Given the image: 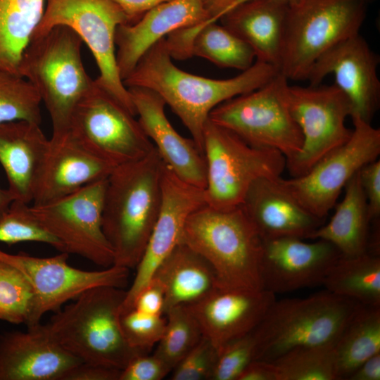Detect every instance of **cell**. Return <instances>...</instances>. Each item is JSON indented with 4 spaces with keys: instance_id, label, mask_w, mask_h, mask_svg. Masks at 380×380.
Returning a JSON list of instances; mask_svg holds the SVG:
<instances>
[{
    "instance_id": "6da1fadb",
    "label": "cell",
    "mask_w": 380,
    "mask_h": 380,
    "mask_svg": "<svg viewBox=\"0 0 380 380\" xmlns=\"http://www.w3.org/2000/svg\"><path fill=\"white\" fill-rule=\"evenodd\" d=\"M277 73L273 65L255 61L249 68L231 78L194 75L174 64L165 37L143 55L123 83L127 88L143 87L158 94L181 120L203 153V132L210 112L230 99L260 88Z\"/></svg>"
},
{
    "instance_id": "7a4b0ae2",
    "label": "cell",
    "mask_w": 380,
    "mask_h": 380,
    "mask_svg": "<svg viewBox=\"0 0 380 380\" xmlns=\"http://www.w3.org/2000/svg\"><path fill=\"white\" fill-rule=\"evenodd\" d=\"M163 164L155 148L141 160L116 166L107 177L102 227L114 265L136 267L144 252L160 208Z\"/></svg>"
},
{
    "instance_id": "3957f363",
    "label": "cell",
    "mask_w": 380,
    "mask_h": 380,
    "mask_svg": "<svg viewBox=\"0 0 380 380\" xmlns=\"http://www.w3.org/2000/svg\"><path fill=\"white\" fill-rule=\"evenodd\" d=\"M121 288L101 286L82 293L55 312L44 327L51 337L81 362L122 370L137 355L125 340L120 309Z\"/></svg>"
},
{
    "instance_id": "277c9868",
    "label": "cell",
    "mask_w": 380,
    "mask_h": 380,
    "mask_svg": "<svg viewBox=\"0 0 380 380\" xmlns=\"http://www.w3.org/2000/svg\"><path fill=\"white\" fill-rule=\"evenodd\" d=\"M213 268L220 289H263V240L241 205L219 210L205 205L188 218L181 242Z\"/></svg>"
},
{
    "instance_id": "5b68a950",
    "label": "cell",
    "mask_w": 380,
    "mask_h": 380,
    "mask_svg": "<svg viewBox=\"0 0 380 380\" xmlns=\"http://www.w3.org/2000/svg\"><path fill=\"white\" fill-rule=\"evenodd\" d=\"M80 37L67 26L32 37L23 53L18 74L37 91L51 122L52 134L69 131L73 112L95 81L84 68Z\"/></svg>"
},
{
    "instance_id": "8992f818",
    "label": "cell",
    "mask_w": 380,
    "mask_h": 380,
    "mask_svg": "<svg viewBox=\"0 0 380 380\" xmlns=\"http://www.w3.org/2000/svg\"><path fill=\"white\" fill-rule=\"evenodd\" d=\"M360 305L328 291L275 300L253 329L255 360L272 362L298 347L335 343Z\"/></svg>"
},
{
    "instance_id": "52a82bcc",
    "label": "cell",
    "mask_w": 380,
    "mask_h": 380,
    "mask_svg": "<svg viewBox=\"0 0 380 380\" xmlns=\"http://www.w3.org/2000/svg\"><path fill=\"white\" fill-rule=\"evenodd\" d=\"M367 5L365 0L290 1L279 72L288 80H305L322 54L360 32Z\"/></svg>"
},
{
    "instance_id": "ba28073f",
    "label": "cell",
    "mask_w": 380,
    "mask_h": 380,
    "mask_svg": "<svg viewBox=\"0 0 380 380\" xmlns=\"http://www.w3.org/2000/svg\"><path fill=\"white\" fill-rule=\"evenodd\" d=\"M203 154L206 203L219 210L240 206L255 181L281 177L286 168L280 152L251 146L209 119L203 132Z\"/></svg>"
},
{
    "instance_id": "9c48e42d",
    "label": "cell",
    "mask_w": 380,
    "mask_h": 380,
    "mask_svg": "<svg viewBox=\"0 0 380 380\" xmlns=\"http://www.w3.org/2000/svg\"><path fill=\"white\" fill-rule=\"evenodd\" d=\"M289 81L279 72L260 88L218 105L209 120L250 146L276 150L289 160L299 153L303 141L288 106Z\"/></svg>"
},
{
    "instance_id": "30bf717a",
    "label": "cell",
    "mask_w": 380,
    "mask_h": 380,
    "mask_svg": "<svg viewBox=\"0 0 380 380\" xmlns=\"http://www.w3.org/2000/svg\"><path fill=\"white\" fill-rule=\"evenodd\" d=\"M46 3L32 37L58 25L72 30L94 58L99 70L96 82L136 116L131 96L120 75L116 61L117 28L129 23L123 11L111 0H46Z\"/></svg>"
},
{
    "instance_id": "8fae6325",
    "label": "cell",
    "mask_w": 380,
    "mask_h": 380,
    "mask_svg": "<svg viewBox=\"0 0 380 380\" xmlns=\"http://www.w3.org/2000/svg\"><path fill=\"white\" fill-rule=\"evenodd\" d=\"M69 131L115 166L141 160L155 149L135 115L96 81L76 106Z\"/></svg>"
},
{
    "instance_id": "7c38bea8",
    "label": "cell",
    "mask_w": 380,
    "mask_h": 380,
    "mask_svg": "<svg viewBox=\"0 0 380 380\" xmlns=\"http://www.w3.org/2000/svg\"><path fill=\"white\" fill-rule=\"evenodd\" d=\"M288 106L303 135L299 153L286 161L291 177L305 175L323 156L345 144L353 129L346 125L351 103L335 84L308 87L290 85Z\"/></svg>"
},
{
    "instance_id": "4fadbf2b",
    "label": "cell",
    "mask_w": 380,
    "mask_h": 380,
    "mask_svg": "<svg viewBox=\"0 0 380 380\" xmlns=\"http://www.w3.org/2000/svg\"><path fill=\"white\" fill-rule=\"evenodd\" d=\"M350 138L319 160L305 175L280 182L312 215L324 220L350 179L380 154V129L357 116L350 117Z\"/></svg>"
},
{
    "instance_id": "5bb4252c",
    "label": "cell",
    "mask_w": 380,
    "mask_h": 380,
    "mask_svg": "<svg viewBox=\"0 0 380 380\" xmlns=\"http://www.w3.org/2000/svg\"><path fill=\"white\" fill-rule=\"evenodd\" d=\"M106 179L54 201L30 205L33 215L62 244L65 253L80 255L105 268L114 261L102 227Z\"/></svg>"
},
{
    "instance_id": "9a60e30c",
    "label": "cell",
    "mask_w": 380,
    "mask_h": 380,
    "mask_svg": "<svg viewBox=\"0 0 380 380\" xmlns=\"http://www.w3.org/2000/svg\"><path fill=\"white\" fill-rule=\"evenodd\" d=\"M68 255L60 252L54 256L42 258L0 250V259L18 269L32 287L33 306L27 327L40 324L47 312L58 311L90 289L126 286L129 269L113 265L103 270H81L69 265Z\"/></svg>"
},
{
    "instance_id": "2e32d148",
    "label": "cell",
    "mask_w": 380,
    "mask_h": 380,
    "mask_svg": "<svg viewBox=\"0 0 380 380\" xmlns=\"http://www.w3.org/2000/svg\"><path fill=\"white\" fill-rule=\"evenodd\" d=\"M207 205L205 189L178 177L165 163L161 179V203L158 218L137 264L131 286L120 306V313L129 310L139 293L172 251L181 242L189 216Z\"/></svg>"
},
{
    "instance_id": "e0dca14e",
    "label": "cell",
    "mask_w": 380,
    "mask_h": 380,
    "mask_svg": "<svg viewBox=\"0 0 380 380\" xmlns=\"http://www.w3.org/2000/svg\"><path fill=\"white\" fill-rule=\"evenodd\" d=\"M379 63V54L359 32L322 54L312 66L305 80L310 85H318L328 75H334V84L351 103L350 117L357 116L372 123L380 103Z\"/></svg>"
},
{
    "instance_id": "ac0fdd59",
    "label": "cell",
    "mask_w": 380,
    "mask_h": 380,
    "mask_svg": "<svg viewBox=\"0 0 380 380\" xmlns=\"http://www.w3.org/2000/svg\"><path fill=\"white\" fill-rule=\"evenodd\" d=\"M297 237L263 240L261 279L263 289L281 293L322 284L341 256L331 243Z\"/></svg>"
},
{
    "instance_id": "d6986e66",
    "label": "cell",
    "mask_w": 380,
    "mask_h": 380,
    "mask_svg": "<svg viewBox=\"0 0 380 380\" xmlns=\"http://www.w3.org/2000/svg\"><path fill=\"white\" fill-rule=\"evenodd\" d=\"M275 300V294L265 289L218 288L186 306L199 324L203 335L219 353L230 342L252 331Z\"/></svg>"
},
{
    "instance_id": "ffe728a7",
    "label": "cell",
    "mask_w": 380,
    "mask_h": 380,
    "mask_svg": "<svg viewBox=\"0 0 380 380\" xmlns=\"http://www.w3.org/2000/svg\"><path fill=\"white\" fill-rule=\"evenodd\" d=\"M115 167L87 148L70 131L51 135L32 203L39 205L65 196L106 179Z\"/></svg>"
},
{
    "instance_id": "44dd1931",
    "label": "cell",
    "mask_w": 380,
    "mask_h": 380,
    "mask_svg": "<svg viewBox=\"0 0 380 380\" xmlns=\"http://www.w3.org/2000/svg\"><path fill=\"white\" fill-rule=\"evenodd\" d=\"M127 89L138 120L163 163L183 181L205 189L204 155L192 139L182 136L172 125L165 114L164 100L146 88Z\"/></svg>"
},
{
    "instance_id": "7402d4cb",
    "label": "cell",
    "mask_w": 380,
    "mask_h": 380,
    "mask_svg": "<svg viewBox=\"0 0 380 380\" xmlns=\"http://www.w3.org/2000/svg\"><path fill=\"white\" fill-rule=\"evenodd\" d=\"M80 362L42 323L0 335V380H63Z\"/></svg>"
},
{
    "instance_id": "603a6c76",
    "label": "cell",
    "mask_w": 380,
    "mask_h": 380,
    "mask_svg": "<svg viewBox=\"0 0 380 380\" xmlns=\"http://www.w3.org/2000/svg\"><path fill=\"white\" fill-rule=\"evenodd\" d=\"M210 19L203 0H171L146 13L133 24H123L115 33L116 61L123 81L143 55L156 42L181 29Z\"/></svg>"
},
{
    "instance_id": "cb8c5ba5",
    "label": "cell",
    "mask_w": 380,
    "mask_h": 380,
    "mask_svg": "<svg viewBox=\"0 0 380 380\" xmlns=\"http://www.w3.org/2000/svg\"><path fill=\"white\" fill-rule=\"evenodd\" d=\"M262 240L280 237L309 239L322 224L289 193L280 177L255 181L241 205Z\"/></svg>"
},
{
    "instance_id": "d4e9b609",
    "label": "cell",
    "mask_w": 380,
    "mask_h": 380,
    "mask_svg": "<svg viewBox=\"0 0 380 380\" xmlns=\"http://www.w3.org/2000/svg\"><path fill=\"white\" fill-rule=\"evenodd\" d=\"M49 143L39 124L26 120L0 124V164L14 201L32 202Z\"/></svg>"
},
{
    "instance_id": "484cf974",
    "label": "cell",
    "mask_w": 380,
    "mask_h": 380,
    "mask_svg": "<svg viewBox=\"0 0 380 380\" xmlns=\"http://www.w3.org/2000/svg\"><path fill=\"white\" fill-rule=\"evenodd\" d=\"M289 6L290 0H248L219 20L251 47L256 61L278 70Z\"/></svg>"
},
{
    "instance_id": "4316f807",
    "label": "cell",
    "mask_w": 380,
    "mask_h": 380,
    "mask_svg": "<svg viewBox=\"0 0 380 380\" xmlns=\"http://www.w3.org/2000/svg\"><path fill=\"white\" fill-rule=\"evenodd\" d=\"M151 279L163 290L164 315L172 308L196 303L219 288L210 263L182 243L163 260Z\"/></svg>"
},
{
    "instance_id": "83f0119b",
    "label": "cell",
    "mask_w": 380,
    "mask_h": 380,
    "mask_svg": "<svg viewBox=\"0 0 380 380\" xmlns=\"http://www.w3.org/2000/svg\"><path fill=\"white\" fill-rule=\"evenodd\" d=\"M344 190V197L335 205V212L329 222L316 229L309 239L331 243L342 256H357L368 253L371 222L358 172L350 179Z\"/></svg>"
},
{
    "instance_id": "f1b7e54d",
    "label": "cell",
    "mask_w": 380,
    "mask_h": 380,
    "mask_svg": "<svg viewBox=\"0 0 380 380\" xmlns=\"http://www.w3.org/2000/svg\"><path fill=\"white\" fill-rule=\"evenodd\" d=\"M217 22L179 30L175 34V39L182 48H191L192 56L205 58L218 67L241 71L249 68L256 61L253 50Z\"/></svg>"
},
{
    "instance_id": "f546056e",
    "label": "cell",
    "mask_w": 380,
    "mask_h": 380,
    "mask_svg": "<svg viewBox=\"0 0 380 380\" xmlns=\"http://www.w3.org/2000/svg\"><path fill=\"white\" fill-rule=\"evenodd\" d=\"M45 2L0 0V70L18 74L23 53L40 23Z\"/></svg>"
},
{
    "instance_id": "4dcf8cb0",
    "label": "cell",
    "mask_w": 380,
    "mask_h": 380,
    "mask_svg": "<svg viewBox=\"0 0 380 380\" xmlns=\"http://www.w3.org/2000/svg\"><path fill=\"white\" fill-rule=\"evenodd\" d=\"M338 379L380 353V307L360 305L334 343Z\"/></svg>"
},
{
    "instance_id": "1f68e13d",
    "label": "cell",
    "mask_w": 380,
    "mask_h": 380,
    "mask_svg": "<svg viewBox=\"0 0 380 380\" xmlns=\"http://www.w3.org/2000/svg\"><path fill=\"white\" fill-rule=\"evenodd\" d=\"M327 291L364 305L380 307V258L376 254L341 256L323 283Z\"/></svg>"
},
{
    "instance_id": "d6a6232c",
    "label": "cell",
    "mask_w": 380,
    "mask_h": 380,
    "mask_svg": "<svg viewBox=\"0 0 380 380\" xmlns=\"http://www.w3.org/2000/svg\"><path fill=\"white\" fill-rule=\"evenodd\" d=\"M272 362L279 380H338L334 343L298 347Z\"/></svg>"
},
{
    "instance_id": "836d02e7",
    "label": "cell",
    "mask_w": 380,
    "mask_h": 380,
    "mask_svg": "<svg viewBox=\"0 0 380 380\" xmlns=\"http://www.w3.org/2000/svg\"><path fill=\"white\" fill-rule=\"evenodd\" d=\"M165 315V330L153 354L172 370L200 341L203 333L186 305L172 308Z\"/></svg>"
},
{
    "instance_id": "e575fe53",
    "label": "cell",
    "mask_w": 380,
    "mask_h": 380,
    "mask_svg": "<svg viewBox=\"0 0 380 380\" xmlns=\"http://www.w3.org/2000/svg\"><path fill=\"white\" fill-rule=\"evenodd\" d=\"M40 96L18 74L0 70V124L26 120L41 124Z\"/></svg>"
},
{
    "instance_id": "d590c367",
    "label": "cell",
    "mask_w": 380,
    "mask_h": 380,
    "mask_svg": "<svg viewBox=\"0 0 380 380\" xmlns=\"http://www.w3.org/2000/svg\"><path fill=\"white\" fill-rule=\"evenodd\" d=\"M33 300L32 287L24 274L0 259V320L27 324Z\"/></svg>"
},
{
    "instance_id": "8d00e7d4",
    "label": "cell",
    "mask_w": 380,
    "mask_h": 380,
    "mask_svg": "<svg viewBox=\"0 0 380 380\" xmlns=\"http://www.w3.org/2000/svg\"><path fill=\"white\" fill-rule=\"evenodd\" d=\"M0 242L8 245L39 242L64 252L62 244L35 217L29 204L13 201L0 217Z\"/></svg>"
},
{
    "instance_id": "74e56055",
    "label": "cell",
    "mask_w": 380,
    "mask_h": 380,
    "mask_svg": "<svg viewBox=\"0 0 380 380\" xmlns=\"http://www.w3.org/2000/svg\"><path fill=\"white\" fill-rule=\"evenodd\" d=\"M120 323L127 343L137 350L149 353L163 334L166 317L131 308L120 315Z\"/></svg>"
},
{
    "instance_id": "f35d334b",
    "label": "cell",
    "mask_w": 380,
    "mask_h": 380,
    "mask_svg": "<svg viewBox=\"0 0 380 380\" xmlns=\"http://www.w3.org/2000/svg\"><path fill=\"white\" fill-rule=\"evenodd\" d=\"M256 340L253 330L226 345L218 353L212 380H237L255 360Z\"/></svg>"
},
{
    "instance_id": "ab89813d",
    "label": "cell",
    "mask_w": 380,
    "mask_h": 380,
    "mask_svg": "<svg viewBox=\"0 0 380 380\" xmlns=\"http://www.w3.org/2000/svg\"><path fill=\"white\" fill-rule=\"evenodd\" d=\"M218 352L203 335L196 345L171 371L172 380H212Z\"/></svg>"
},
{
    "instance_id": "60d3db41",
    "label": "cell",
    "mask_w": 380,
    "mask_h": 380,
    "mask_svg": "<svg viewBox=\"0 0 380 380\" xmlns=\"http://www.w3.org/2000/svg\"><path fill=\"white\" fill-rule=\"evenodd\" d=\"M172 369L155 354L134 356L121 370L119 380H161Z\"/></svg>"
},
{
    "instance_id": "b9f144b4",
    "label": "cell",
    "mask_w": 380,
    "mask_h": 380,
    "mask_svg": "<svg viewBox=\"0 0 380 380\" xmlns=\"http://www.w3.org/2000/svg\"><path fill=\"white\" fill-rule=\"evenodd\" d=\"M360 185L367 200L371 222L380 215V160L364 165L358 171Z\"/></svg>"
},
{
    "instance_id": "7bdbcfd3",
    "label": "cell",
    "mask_w": 380,
    "mask_h": 380,
    "mask_svg": "<svg viewBox=\"0 0 380 380\" xmlns=\"http://www.w3.org/2000/svg\"><path fill=\"white\" fill-rule=\"evenodd\" d=\"M164 305L165 296L162 287L157 281L151 279L139 293L131 308L150 315H164Z\"/></svg>"
},
{
    "instance_id": "ee69618b",
    "label": "cell",
    "mask_w": 380,
    "mask_h": 380,
    "mask_svg": "<svg viewBox=\"0 0 380 380\" xmlns=\"http://www.w3.org/2000/svg\"><path fill=\"white\" fill-rule=\"evenodd\" d=\"M121 370L81 362L68 371L63 380H119Z\"/></svg>"
},
{
    "instance_id": "f6af8a7d",
    "label": "cell",
    "mask_w": 380,
    "mask_h": 380,
    "mask_svg": "<svg viewBox=\"0 0 380 380\" xmlns=\"http://www.w3.org/2000/svg\"><path fill=\"white\" fill-rule=\"evenodd\" d=\"M237 380H279V375L273 362L255 360L245 368Z\"/></svg>"
},
{
    "instance_id": "bcb514c9",
    "label": "cell",
    "mask_w": 380,
    "mask_h": 380,
    "mask_svg": "<svg viewBox=\"0 0 380 380\" xmlns=\"http://www.w3.org/2000/svg\"><path fill=\"white\" fill-rule=\"evenodd\" d=\"M125 13L129 24L137 22L146 13L154 7L171 0H111Z\"/></svg>"
},
{
    "instance_id": "7dc6e473",
    "label": "cell",
    "mask_w": 380,
    "mask_h": 380,
    "mask_svg": "<svg viewBox=\"0 0 380 380\" xmlns=\"http://www.w3.org/2000/svg\"><path fill=\"white\" fill-rule=\"evenodd\" d=\"M349 380H379L380 353L365 361L348 377Z\"/></svg>"
},
{
    "instance_id": "c3c4849f",
    "label": "cell",
    "mask_w": 380,
    "mask_h": 380,
    "mask_svg": "<svg viewBox=\"0 0 380 380\" xmlns=\"http://www.w3.org/2000/svg\"><path fill=\"white\" fill-rule=\"evenodd\" d=\"M234 0H203L204 5L210 15V19L205 21V25L211 22H217L220 14L234 1Z\"/></svg>"
},
{
    "instance_id": "681fc988",
    "label": "cell",
    "mask_w": 380,
    "mask_h": 380,
    "mask_svg": "<svg viewBox=\"0 0 380 380\" xmlns=\"http://www.w3.org/2000/svg\"><path fill=\"white\" fill-rule=\"evenodd\" d=\"M14 198L8 189L0 187V217L7 211Z\"/></svg>"
},
{
    "instance_id": "f907efd6",
    "label": "cell",
    "mask_w": 380,
    "mask_h": 380,
    "mask_svg": "<svg viewBox=\"0 0 380 380\" xmlns=\"http://www.w3.org/2000/svg\"><path fill=\"white\" fill-rule=\"evenodd\" d=\"M246 1H248V0H234L220 15L219 17V19L220 18L224 13H226L227 11H228L229 10L233 8L234 7H235L236 6L241 4V3H243ZM291 0H290L291 1Z\"/></svg>"
},
{
    "instance_id": "816d5d0a",
    "label": "cell",
    "mask_w": 380,
    "mask_h": 380,
    "mask_svg": "<svg viewBox=\"0 0 380 380\" xmlns=\"http://www.w3.org/2000/svg\"><path fill=\"white\" fill-rule=\"evenodd\" d=\"M291 1H293V0H291ZM365 1H367L369 4V3L372 2V1H373L374 0H365Z\"/></svg>"
}]
</instances>
